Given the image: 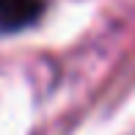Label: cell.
<instances>
[{
	"mask_svg": "<svg viewBox=\"0 0 135 135\" xmlns=\"http://www.w3.org/2000/svg\"><path fill=\"white\" fill-rule=\"evenodd\" d=\"M44 0H0V33H17L39 20Z\"/></svg>",
	"mask_w": 135,
	"mask_h": 135,
	"instance_id": "cell-1",
	"label": "cell"
}]
</instances>
